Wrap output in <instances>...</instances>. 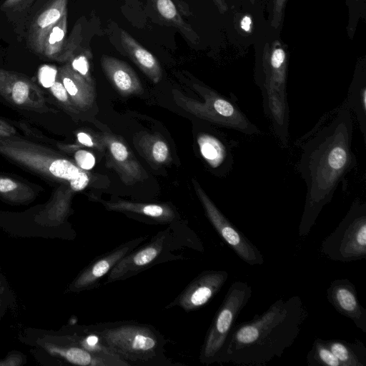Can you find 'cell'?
<instances>
[{
	"label": "cell",
	"instance_id": "23",
	"mask_svg": "<svg viewBox=\"0 0 366 366\" xmlns=\"http://www.w3.org/2000/svg\"><path fill=\"white\" fill-rule=\"evenodd\" d=\"M325 342L341 366H366V347L359 340H355L353 342L341 340H327Z\"/></svg>",
	"mask_w": 366,
	"mask_h": 366
},
{
	"label": "cell",
	"instance_id": "8",
	"mask_svg": "<svg viewBox=\"0 0 366 366\" xmlns=\"http://www.w3.org/2000/svg\"><path fill=\"white\" fill-rule=\"evenodd\" d=\"M172 227L157 232L143 246L137 247L122 258L107 274L105 284L124 280L151 268L155 264L180 259L181 255L172 254L180 247L177 233Z\"/></svg>",
	"mask_w": 366,
	"mask_h": 366
},
{
	"label": "cell",
	"instance_id": "15",
	"mask_svg": "<svg viewBox=\"0 0 366 366\" xmlns=\"http://www.w3.org/2000/svg\"><path fill=\"white\" fill-rule=\"evenodd\" d=\"M107 210L134 214L160 224L174 223L179 219L176 210L167 204H147L123 199L103 202Z\"/></svg>",
	"mask_w": 366,
	"mask_h": 366
},
{
	"label": "cell",
	"instance_id": "10",
	"mask_svg": "<svg viewBox=\"0 0 366 366\" xmlns=\"http://www.w3.org/2000/svg\"><path fill=\"white\" fill-rule=\"evenodd\" d=\"M228 277V272L224 270H204L164 308L179 307L187 312L197 310L219 292Z\"/></svg>",
	"mask_w": 366,
	"mask_h": 366
},
{
	"label": "cell",
	"instance_id": "42",
	"mask_svg": "<svg viewBox=\"0 0 366 366\" xmlns=\"http://www.w3.org/2000/svg\"><path fill=\"white\" fill-rule=\"evenodd\" d=\"M249 1L252 3V4H254L255 0H249Z\"/></svg>",
	"mask_w": 366,
	"mask_h": 366
},
{
	"label": "cell",
	"instance_id": "33",
	"mask_svg": "<svg viewBox=\"0 0 366 366\" xmlns=\"http://www.w3.org/2000/svg\"><path fill=\"white\" fill-rule=\"evenodd\" d=\"M11 292L0 268V320L11 303Z\"/></svg>",
	"mask_w": 366,
	"mask_h": 366
},
{
	"label": "cell",
	"instance_id": "6",
	"mask_svg": "<svg viewBox=\"0 0 366 366\" xmlns=\"http://www.w3.org/2000/svg\"><path fill=\"white\" fill-rule=\"evenodd\" d=\"M320 252L329 259L350 262L366 258V203L351 204L335 229L322 242Z\"/></svg>",
	"mask_w": 366,
	"mask_h": 366
},
{
	"label": "cell",
	"instance_id": "41",
	"mask_svg": "<svg viewBox=\"0 0 366 366\" xmlns=\"http://www.w3.org/2000/svg\"><path fill=\"white\" fill-rule=\"evenodd\" d=\"M362 1V0H347V1H349V6L351 4V3H352L355 6L358 5Z\"/></svg>",
	"mask_w": 366,
	"mask_h": 366
},
{
	"label": "cell",
	"instance_id": "37",
	"mask_svg": "<svg viewBox=\"0 0 366 366\" xmlns=\"http://www.w3.org/2000/svg\"><path fill=\"white\" fill-rule=\"evenodd\" d=\"M76 137L77 141L83 146L88 147H94L96 146L92 137L85 132H79L76 134Z\"/></svg>",
	"mask_w": 366,
	"mask_h": 366
},
{
	"label": "cell",
	"instance_id": "21",
	"mask_svg": "<svg viewBox=\"0 0 366 366\" xmlns=\"http://www.w3.org/2000/svg\"><path fill=\"white\" fill-rule=\"evenodd\" d=\"M60 77L76 106L85 109L92 105L95 99L94 85L86 81L69 64L60 69Z\"/></svg>",
	"mask_w": 366,
	"mask_h": 366
},
{
	"label": "cell",
	"instance_id": "4",
	"mask_svg": "<svg viewBox=\"0 0 366 366\" xmlns=\"http://www.w3.org/2000/svg\"><path fill=\"white\" fill-rule=\"evenodd\" d=\"M89 327L101 336L110 350L129 365H170L164 353V337L153 326L121 321Z\"/></svg>",
	"mask_w": 366,
	"mask_h": 366
},
{
	"label": "cell",
	"instance_id": "20",
	"mask_svg": "<svg viewBox=\"0 0 366 366\" xmlns=\"http://www.w3.org/2000/svg\"><path fill=\"white\" fill-rule=\"evenodd\" d=\"M356 116L365 144H366V75L365 67H356L352 81L349 86L345 102Z\"/></svg>",
	"mask_w": 366,
	"mask_h": 366
},
{
	"label": "cell",
	"instance_id": "16",
	"mask_svg": "<svg viewBox=\"0 0 366 366\" xmlns=\"http://www.w3.org/2000/svg\"><path fill=\"white\" fill-rule=\"evenodd\" d=\"M102 67L114 88L123 96L141 94L142 83L133 69L125 62L114 57L103 55Z\"/></svg>",
	"mask_w": 366,
	"mask_h": 366
},
{
	"label": "cell",
	"instance_id": "7",
	"mask_svg": "<svg viewBox=\"0 0 366 366\" xmlns=\"http://www.w3.org/2000/svg\"><path fill=\"white\" fill-rule=\"evenodd\" d=\"M247 282L235 281L229 287L208 329L199 353L202 363H214L240 312L252 297Z\"/></svg>",
	"mask_w": 366,
	"mask_h": 366
},
{
	"label": "cell",
	"instance_id": "32",
	"mask_svg": "<svg viewBox=\"0 0 366 366\" xmlns=\"http://www.w3.org/2000/svg\"><path fill=\"white\" fill-rule=\"evenodd\" d=\"M74 159L77 167L84 171L92 169L96 164V159L94 154L84 149H80L75 152Z\"/></svg>",
	"mask_w": 366,
	"mask_h": 366
},
{
	"label": "cell",
	"instance_id": "9",
	"mask_svg": "<svg viewBox=\"0 0 366 366\" xmlns=\"http://www.w3.org/2000/svg\"><path fill=\"white\" fill-rule=\"evenodd\" d=\"M192 184L207 217L222 239L244 262L262 264L264 259L259 249L222 213L196 179Z\"/></svg>",
	"mask_w": 366,
	"mask_h": 366
},
{
	"label": "cell",
	"instance_id": "17",
	"mask_svg": "<svg viewBox=\"0 0 366 366\" xmlns=\"http://www.w3.org/2000/svg\"><path fill=\"white\" fill-rule=\"evenodd\" d=\"M66 5L67 0H52L32 22L29 41L36 52L42 53L49 31L66 13Z\"/></svg>",
	"mask_w": 366,
	"mask_h": 366
},
{
	"label": "cell",
	"instance_id": "1",
	"mask_svg": "<svg viewBox=\"0 0 366 366\" xmlns=\"http://www.w3.org/2000/svg\"><path fill=\"white\" fill-rule=\"evenodd\" d=\"M352 132L351 112L344 102L327 122L300 146L297 170L306 183L307 193L298 227L300 237L309 234L339 184L356 167Z\"/></svg>",
	"mask_w": 366,
	"mask_h": 366
},
{
	"label": "cell",
	"instance_id": "12",
	"mask_svg": "<svg viewBox=\"0 0 366 366\" xmlns=\"http://www.w3.org/2000/svg\"><path fill=\"white\" fill-rule=\"evenodd\" d=\"M326 292L335 310L366 332V309L358 300L355 285L348 279H337L330 282Z\"/></svg>",
	"mask_w": 366,
	"mask_h": 366
},
{
	"label": "cell",
	"instance_id": "19",
	"mask_svg": "<svg viewBox=\"0 0 366 366\" xmlns=\"http://www.w3.org/2000/svg\"><path fill=\"white\" fill-rule=\"evenodd\" d=\"M71 337L84 350L105 361L108 366H129V363L110 350L101 336L89 326L81 327Z\"/></svg>",
	"mask_w": 366,
	"mask_h": 366
},
{
	"label": "cell",
	"instance_id": "25",
	"mask_svg": "<svg viewBox=\"0 0 366 366\" xmlns=\"http://www.w3.org/2000/svg\"><path fill=\"white\" fill-rule=\"evenodd\" d=\"M159 16L168 24L178 29L192 44H197L199 37L192 27L181 16L172 0H149Z\"/></svg>",
	"mask_w": 366,
	"mask_h": 366
},
{
	"label": "cell",
	"instance_id": "26",
	"mask_svg": "<svg viewBox=\"0 0 366 366\" xmlns=\"http://www.w3.org/2000/svg\"><path fill=\"white\" fill-rule=\"evenodd\" d=\"M67 29V13L49 31L43 45L42 53L48 57H57L65 44Z\"/></svg>",
	"mask_w": 366,
	"mask_h": 366
},
{
	"label": "cell",
	"instance_id": "24",
	"mask_svg": "<svg viewBox=\"0 0 366 366\" xmlns=\"http://www.w3.org/2000/svg\"><path fill=\"white\" fill-rule=\"evenodd\" d=\"M139 152L151 164L163 165L171 159L166 142L157 134H141L135 139Z\"/></svg>",
	"mask_w": 366,
	"mask_h": 366
},
{
	"label": "cell",
	"instance_id": "36",
	"mask_svg": "<svg viewBox=\"0 0 366 366\" xmlns=\"http://www.w3.org/2000/svg\"><path fill=\"white\" fill-rule=\"evenodd\" d=\"M23 364V355L18 353L9 355L4 360H0L1 366H17Z\"/></svg>",
	"mask_w": 366,
	"mask_h": 366
},
{
	"label": "cell",
	"instance_id": "31",
	"mask_svg": "<svg viewBox=\"0 0 366 366\" xmlns=\"http://www.w3.org/2000/svg\"><path fill=\"white\" fill-rule=\"evenodd\" d=\"M287 0H272V9L270 15V26L273 29H278L283 20L285 7Z\"/></svg>",
	"mask_w": 366,
	"mask_h": 366
},
{
	"label": "cell",
	"instance_id": "2",
	"mask_svg": "<svg viewBox=\"0 0 366 366\" xmlns=\"http://www.w3.org/2000/svg\"><path fill=\"white\" fill-rule=\"evenodd\" d=\"M307 316L299 296L278 299L262 314L233 325L215 362L267 365L292 345Z\"/></svg>",
	"mask_w": 366,
	"mask_h": 366
},
{
	"label": "cell",
	"instance_id": "29",
	"mask_svg": "<svg viewBox=\"0 0 366 366\" xmlns=\"http://www.w3.org/2000/svg\"><path fill=\"white\" fill-rule=\"evenodd\" d=\"M90 52L86 51L73 58L70 66L73 70L81 76L86 81L94 85V81L90 73Z\"/></svg>",
	"mask_w": 366,
	"mask_h": 366
},
{
	"label": "cell",
	"instance_id": "34",
	"mask_svg": "<svg viewBox=\"0 0 366 366\" xmlns=\"http://www.w3.org/2000/svg\"><path fill=\"white\" fill-rule=\"evenodd\" d=\"M57 70L51 66L44 65L39 69L38 77L44 88H50L56 81Z\"/></svg>",
	"mask_w": 366,
	"mask_h": 366
},
{
	"label": "cell",
	"instance_id": "13",
	"mask_svg": "<svg viewBox=\"0 0 366 366\" xmlns=\"http://www.w3.org/2000/svg\"><path fill=\"white\" fill-rule=\"evenodd\" d=\"M102 142L107 148L111 166L125 184L132 185L148 177L135 157L121 140L111 134L104 133Z\"/></svg>",
	"mask_w": 366,
	"mask_h": 366
},
{
	"label": "cell",
	"instance_id": "39",
	"mask_svg": "<svg viewBox=\"0 0 366 366\" xmlns=\"http://www.w3.org/2000/svg\"><path fill=\"white\" fill-rule=\"evenodd\" d=\"M29 0H5L3 4L4 8L17 7L27 2Z\"/></svg>",
	"mask_w": 366,
	"mask_h": 366
},
{
	"label": "cell",
	"instance_id": "28",
	"mask_svg": "<svg viewBox=\"0 0 366 366\" xmlns=\"http://www.w3.org/2000/svg\"><path fill=\"white\" fill-rule=\"evenodd\" d=\"M46 167L50 174L69 182L76 179L82 171L71 162L65 159H49Z\"/></svg>",
	"mask_w": 366,
	"mask_h": 366
},
{
	"label": "cell",
	"instance_id": "38",
	"mask_svg": "<svg viewBox=\"0 0 366 366\" xmlns=\"http://www.w3.org/2000/svg\"><path fill=\"white\" fill-rule=\"evenodd\" d=\"M16 184L11 179L6 178L0 179V192L6 193L13 191L16 188Z\"/></svg>",
	"mask_w": 366,
	"mask_h": 366
},
{
	"label": "cell",
	"instance_id": "35",
	"mask_svg": "<svg viewBox=\"0 0 366 366\" xmlns=\"http://www.w3.org/2000/svg\"><path fill=\"white\" fill-rule=\"evenodd\" d=\"M50 89L58 100L64 103H69V94L61 81H56Z\"/></svg>",
	"mask_w": 366,
	"mask_h": 366
},
{
	"label": "cell",
	"instance_id": "27",
	"mask_svg": "<svg viewBox=\"0 0 366 366\" xmlns=\"http://www.w3.org/2000/svg\"><path fill=\"white\" fill-rule=\"evenodd\" d=\"M307 363L310 366H341L325 340L320 338L315 340L307 354Z\"/></svg>",
	"mask_w": 366,
	"mask_h": 366
},
{
	"label": "cell",
	"instance_id": "40",
	"mask_svg": "<svg viewBox=\"0 0 366 366\" xmlns=\"http://www.w3.org/2000/svg\"><path fill=\"white\" fill-rule=\"evenodd\" d=\"M219 11L222 14L227 10V5L225 0H212Z\"/></svg>",
	"mask_w": 366,
	"mask_h": 366
},
{
	"label": "cell",
	"instance_id": "14",
	"mask_svg": "<svg viewBox=\"0 0 366 366\" xmlns=\"http://www.w3.org/2000/svg\"><path fill=\"white\" fill-rule=\"evenodd\" d=\"M199 153L209 167L224 175L232 169L234 158L229 142L213 132H201L197 138Z\"/></svg>",
	"mask_w": 366,
	"mask_h": 366
},
{
	"label": "cell",
	"instance_id": "30",
	"mask_svg": "<svg viewBox=\"0 0 366 366\" xmlns=\"http://www.w3.org/2000/svg\"><path fill=\"white\" fill-rule=\"evenodd\" d=\"M29 86L28 83L23 79H16L11 87V97L16 104H24L29 96Z\"/></svg>",
	"mask_w": 366,
	"mask_h": 366
},
{
	"label": "cell",
	"instance_id": "18",
	"mask_svg": "<svg viewBox=\"0 0 366 366\" xmlns=\"http://www.w3.org/2000/svg\"><path fill=\"white\" fill-rule=\"evenodd\" d=\"M121 42L129 58L154 83H158L162 71L158 60L136 39L124 30H121Z\"/></svg>",
	"mask_w": 366,
	"mask_h": 366
},
{
	"label": "cell",
	"instance_id": "11",
	"mask_svg": "<svg viewBox=\"0 0 366 366\" xmlns=\"http://www.w3.org/2000/svg\"><path fill=\"white\" fill-rule=\"evenodd\" d=\"M147 238V237H139L129 240L94 259L71 282L68 291L80 292L98 287L117 263Z\"/></svg>",
	"mask_w": 366,
	"mask_h": 366
},
{
	"label": "cell",
	"instance_id": "5",
	"mask_svg": "<svg viewBox=\"0 0 366 366\" xmlns=\"http://www.w3.org/2000/svg\"><path fill=\"white\" fill-rule=\"evenodd\" d=\"M192 85L202 97L203 102L189 98L177 89L172 90L174 102L182 109L209 123L247 135L262 133L234 102L198 82H193Z\"/></svg>",
	"mask_w": 366,
	"mask_h": 366
},
{
	"label": "cell",
	"instance_id": "3",
	"mask_svg": "<svg viewBox=\"0 0 366 366\" xmlns=\"http://www.w3.org/2000/svg\"><path fill=\"white\" fill-rule=\"evenodd\" d=\"M287 52L280 40L267 42L263 49L260 74L256 84L261 90L264 114L271 122L274 134L287 147L289 105L287 94Z\"/></svg>",
	"mask_w": 366,
	"mask_h": 366
},
{
	"label": "cell",
	"instance_id": "22",
	"mask_svg": "<svg viewBox=\"0 0 366 366\" xmlns=\"http://www.w3.org/2000/svg\"><path fill=\"white\" fill-rule=\"evenodd\" d=\"M64 343H49L45 345L46 350L52 355L65 362L81 366H108L103 360L93 356L80 347L71 336L65 337Z\"/></svg>",
	"mask_w": 366,
	"mask_h": 366
}]
</instances>
